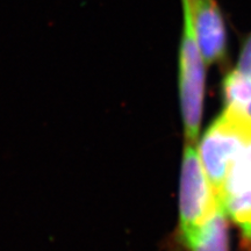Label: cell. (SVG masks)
Returning a JSON list of instances; mask_svg holds the SVG:
<instances>
[{
    "mask_svg": "<svg viewBox=\"0 0 251 251\" xmlns=\"http://www.w3.org/2000/svg\"><path fill=\"white\" fill-rule=\"evenodd\" d=\"M251 146V114L234 105L209 126L198 147L200 159L220 202L228 172L234 162Z\"/></svg>",
    "mask_w": 251,
    "mask_h": 251,
    "instance_id": "6da1fadb",
    "label": "cell"
},
{
    "mask_svg": "<svg viewBox=\"0 0 251 251\" xmlns=\"http://www.w3.org/2000/svg\"><path fill=\"white\" fill-rule=\"evenodd\" d=\"M180 8L181 30L178 49V89L181 118L186 142L197 143L202 119L205 68L207 64L198 45L192 18L185 0H180Z\"/></svg>",
    "mask_w": 251,
    "mask_h": 251,
    "instance_id": "7a4b0ae2",
    "label": "cell"
},
{
    "mask_svg": "<svg viewBox=\"0 0 251 251\" xmlns=\"http://www.w3.org/2000/svg\"><path fill=\"white\" fill-rule=\"evenodd\" d=\"M220 207L203 169L197 143L186 142L179 180V235L184 246L191 247Z\"/></svg>",
    "mask_w": 251,
    "mask_h": 251,
    "instance_id": "3957f363",
    "label": "cell"
},
{
    "mask_svg": "<svg viewBox=\"0 0 251 251\" xmlns=\"http://www.w3.org/2000/svg\"><path fill=\"white\" fill-rule=\"evenodd\" d=\"M198 45L207 65L224 62L228 54V28L219 0H185Z\"/></svg>",
    "mask_w": 251,
    "mask_h": 251,
    "instance_id": "277c9868",
    "label": "cell"
},
{
    "mask_svg": "<svg viewBox=\"0 0 251 251\" xmlns=\"http://www.w3.org/2000/svg\"><path fill=\"white\" fill-rule=\"evenodd\" d=\"M226 214L251 247V146L238 156L226 178L221 197Z\"/></svg>",
    "mask_w": 251,
    "mask_h": 251,
    "instance_id": "5b68a950",
    "label": "cell"
},
{
    "mask_svg": "<svg viewBox=\"0 0 251 251\" xmlns=\"http://www.w3.org/2000/svg\"><path fill=\"white\" fill-rule=\"evenodd\" d=\"M226 212L220 207L214 216L205 226L200 236L188 251H229L228 228Z\"/></svg>",
    "mask_w": 251,
    "mask_h": 251,
    "instance_id": "8992f818",
    "label": "cell"
},
{
    "mask_svg": "<svg viewBox=\"0 0 251 251\" xmlns=\"http://www.w3.org/2000/svg\"><path fill=\"white\" fill-rule=\"evenodd\" d=\"M227 105H234L251 114V79L233 69L224 79Z\"/></svg>",
    "mask_w": 251,
    "mask_h": 251,
    "instance_id": "52a82bcc",
    "label": "cell"
},
{
    "mask_svg": "<svg viewBox=\"0 0 251 251\" xmlns=\"http://www.w3.org/2000/svg\"><path fill=\"white\" fill-rule=\"evenodd\" d=\"M235 70L251 79V31L243 40Z\"/></svg>",
    "mask_w": 251,
    "mask_h": 251,
    "instance_id": "ba28073f",
    "label": "cell"
}]
</instances>
